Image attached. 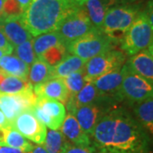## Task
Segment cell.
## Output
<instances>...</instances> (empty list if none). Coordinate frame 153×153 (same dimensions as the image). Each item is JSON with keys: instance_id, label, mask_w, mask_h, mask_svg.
<instances>
[{"instance_id": "1", "label": "cell", "mask_w": 153, "mask_h": 153, "mask_svg": "<svg viewBox=\"0 0 153 153\" xmlns=\"http://www.w3.org/2000/svg\"><path fill=\"white\" fill-rule=\"evenodd\" d=\"M98 153H150L151 140L128 111L115 107L99 121L89 136Z\"/></svg>"}, {"instance_id": "2", "label": "cell", "mask_w": 153, "mask_h": 153, "mask_svg": "<svg viewBox=\"0 0 153 153\" xmlns=\"http://www.w3.org/2000/svg\"><path fill=\"white\" fill-rule=\"evenodd\" d=\"M76 8L67 0H33L21 20L35 38L56 31L60 22Z\"/></svg>"}, {"instance_id": "3", "label": "cell", "mask_w": 153, "mask_h": 153, "mask_svg": "<svg viewBox=\"0 0 153 153\" xmlns=\"http://www.w3.org/2000/svg\"><path fill=\"white\" fill-rule=\"evenodd\" d=\"M140 12V7L131 4L110 7L105 16L102 32L114 44H120Z\"/></svg>"}, {"instance_id": "4", "label": "cell", "mask_w": 153, "mask_h": 153, "mask_svg": "<svg viewBox=\"0 0 153 153\" xmlns=\"http://www.w3.org/2000/svg\"><path fill=\"white\" fill-rule=\"evenodd\" d=\"M153 39V27L144 12H140L121 41V49L129 56L146 49Z\"/></svg>"}, {"instance_id": "5", "label": "cell", "mask_w": 153, "mask_h": 153, "mask_svg": "<svg viewBox=\"0 0 153 153\" xmlns=\"http://www.w3.org/2000/svg\"><path fill=\"white\" fill-rule=\"evenodd\" d=\"M96 31L98 30L90 22L83 6L77 7L71 11L60 22L56 30L66 46L71 42Z\"/></svg>"}, {"instance_id": "6", "label": "cell", "mask_w": 153, "mask_h": 153, "mask_svg": "<svg viewBox=\"0 0 153 153\" xmlns=\"http://www.w3.org/2000/svg\"><path fill=\"white\" fill-rule=\"evenodd\" d=\"M114 42L104 33L96 31L66 45L67 53L88 60L101 53L114 49Z\"/></svg>"}, {"instance_id": "7", "label": "cell", "mask_w": 153, "mask_h": 153, "mask_svg": "<svg viewBox=\"0 0 153 153\" xmlns=\"http://www.w3.org/2000/svg\"><path fill=\"white\" fill-rule=\"evenodd\" d=\"M122 94L123 99L135 104L153 98V84L137 74L126 62L122 67Z\"/></svg>"}, {"instance_id": "8", "label": "cell", "mask_w": 153, "mask_h": 153, "mask_svg": "<svg viewBox=\"0 0 153 153\" xmlns=\"http://www.w3.org/2000/svg\"><path fill=\"white\" fill-rule=\"evenodd\" d=\"M126 63V55L119 50L111 49L89 59L84 67L87 82H92L105 74L120 69Z\"/></svg>"}, {"instance_id": "9", "label": "cell", "mask_w": 153, "mask_h": 153, "mask_svg": "<svg viewBox=\"0 0 153 153\" xmlns=\"http://www.w3.org/2000/svg\"><path fill=\"white\" fill-rule=\"evenodd\" d=\"M33 113L52 130H59L66 117V108L61 102L52 99L38 97L33 108Z\"/></svg>"}, {"instance_id": "10", "label": "cell", "mask_w": 153, "mask_h": 153, "mask_svg": "<svg viewBox=\"0 0 153 153\" xmlns=\"http://www.w3.org/2000/svg\"><path fill=\"white\" fill-rule=\"evenodd\" d=\"M10 126L35 144L39 146L44 144L47 134V128L33 113V109L27 110L20 113L11 123Z\"/></svg>"}, {"instance_id": "11", "label": "cell", "mask_w": 153, "mask_h": 153, "mask_svg": "<svg viewBox=\"0 0 153 153\" xmlns=\"http://www.w3.org/2000/svg\"><path fill=\"white\" fill-rule=\"evenodd\" d=\"M36 100L37 95L34 94L33 90L19 94H1L0 110L11 124V123L22 111L33 109Z\"/></svg>"}, {"instance_id": "12", "label": "cell", "mask_w": 153, "mask_h": 153, "mask_svg": "<svg viewBox=\"0 0 153 153\" xmlns=\"http://www.w3.org/2000/svg\"><path fill=\"white\" fill-rule=\"evenodd\" d=\"M115 107L112 102H98L78 107L73 115L83 132L90 136L94 127L105 115Z\"/></svg>"}, {"instance_id": "13", "label": "cell", "mask_w": 153, "mask_h": 153, "mask_svg": "<svg viewBox=\"0 0 153 153\" xmlns=\"http://www.w3.org/2000/svg\"><path fill=\"white\" fill-rule=\"evenodd\" d=\"M122 82L123 72L120 68L100 76L92 82L105 97L115 102L123 100L121 90Z\"/></svg>"}, {"instance_id": "14", "label": "cell", "mask_w": 153, "mask_h": 153, "mask_svg": "<svg viewBox=\"0 0 153 153\" xmlns=\"http://www.w3.org/2000/svg\"><path fill=\"white\" fill-rule=\"evenodd\" d=\"M21 16L6 17L0 21V31L13 47L33 39V36L23 25Z\"/></svg>"}, {"instance_id": "15", "label": "cell", "mask_w": 153, "mask_h": 153, "mask_svg": "<svg viewBox=\"0 0 153 153\" xmlns=\"http://www.w3.org/2000/svg\"><path fill=\"white\" fill-rule=\"evenodd\" d=\"M98 102H114L113 100L105 97L102 94L94 85L93 82H86L84 87L76 94L75 96L69 97L66 102L68 113L73 114L78 107Z\"/></svg>"}, {"instance_id": "16", "label": "cell", "mask_w": 153, "mask_h": 153, "mask_svg": "<svg viewBox=\"0 0 153 153\" xmlns=\"http://www.w3.org/2000/svg\"><path fill=\"white\" fill-rule=\"evenodd\" d=\"M60 129L67 142L82 147H89L92 146L90 138L81 128L73 114L68 113L66 116Z\"/></svg>"}, {"instance_id": "17", "label": "cell", "mask_w": 153, "mask_h": 153, "mask_svg": "<svg viewBox=\"0 0 153 153\" xmlns=\"http://www.w3.org/2000/svg\"><path fill=\"white\" fill-rule=\"evenodd\" d=\"M33 92L38 97L52 99L66 104L69 99V92L62 78H52L47 82L33 87Z\"/></svg>"}, {"instance_id": "18", "label": "cell", "mask_w": 153, "mask_h": 153, "mask_svg": "<svg viewBox=\"0 0 153 153\" xmlns=\"http://www.w3.org/2000/svg\"><path fill=\"white\" fill-rule=\"evenodd\" d=\"M126 62L137 74L153 84V59L147 49L130 56Z\"/></svg>"}, {"instance_id": "19", "label": "cell", "mask_w": 153, "mask_h": 153, "mask_svg": "<svg viewBox=\"0 0 153 153\" xmlns=\"http://www.w3.org/2000/svg\"><path fill=\"white\" fill-rule=\"evenodd\" d=\"M33 90L28 79L7 75L0 71V92L5 94H19Z\"/></svg>"}, {"instance_id": "20", "label": "cell", "mask_w": 153, "mask_h": 153, "mask_svg": "<svg viewBox=\"0 0 153 153\" xmlns=\"http://www.w3.org/2000/svg\"><path fill=\"white\" fill-rule=\"evenodd\" d=\"M86 62V60L76 55H66L59 64L53 67L52 78H64L74 72L82 71L84 70Z\"/></svg>"}, {"instance_id": "21", "label": "cell", "mask_w": 153, "mask_h": 153, "mask_svg": "<svg viewBox=\"0 0 153 153\" xmlns=\"http://www.w3.org/2000/svg\"><path fill=\"white\" fill-rule=\"evenodd\" d=\"M0 71L7 75L28 79L29 66L17 56L5 55L0 59Z\"/></svg>"}, {"instance_id": "22", "label": "cell", "mask_w": 153, "mask_h": 153, "mask_svg": "<svg viewBox=\"0 0 153 153\" xmlns=\"http://www.w3.org/2000/svg\"><path fill=\"white\" fill-rule=\"evenodd\" d=\"M2 133L3 136L0 145L16 148L24 153H30L34 148L33 144L29 142L27 138H25L12 126H9L8 128L2 129Z\"/></svg>"}, {"instance_id": "23", "label": "cell", "mask_w": 153, "mask_h": 153, "mask_svg": "<svg viewBox=\"0 0 153 153\" xmlns=\"http://www.w3.org/2000/svg\"><path fill=\"white\" fill-rule=\"evenodd\" d=\"M134 112L143 128L153 137V98L134 104Z\"/></svg>"}, {"instance_id": "24", "label": "cell", "mask_w": 153, "mask_h": 153, "mask_svg": "<svg viewBox=\"0 0 153 153\" xmlns=\"http://www.w3.org/2000/svg\"><path fill=\"white\" fill-rule=\"evenodd\" d=\"M53 67L42 59L37 58L31 65L28 72V81L33 87L52 79Z\"/></svg>"}, {"instance_id": "25", "label": "cell", "mask_w": 153, "mask_h": 153, "mask_svg": "<svg viewBox=\"0 0 153 153\" xmlns=\"http://www.w3.org/2000/svg\"><path fill=\"white\" fill-rule=\"evenodd\" d=\"M82 6L94 27L98 31L102 32L105 16L109 8L105 4L102 0H86Z\"/></svg>"}, {"instance_id": "26", "label": "cell", "mask_w": 153, "mask_h": 153, "mask_svg": "<svg viewBox=\"0 0 153 153\" xmlns=\"http://www.w3.org/2000/svg\"><path fill=\"white\" fill-rule=\"evenodd\" d=\"M60 44H65V43L56 31L41 34L33 39V50L37 58H40L47 49Z\"/></svg>"}, {"instance_id": "27", "label": "cell", "mask_w": 153, "mask_h": 153, "mask_svg": "<svg viewBox=\"0 0 153 153\" xmlns=\"http://www.w3.org/2000/svg\"><path fill=\"white\" fill-rule=\"evenodd\" d=\"M66 140L62 133L59 130L47 131L46 138L42 145L48 153H60Z\"/></svg>"}, {"instance_id": "28", "label": "cell", "mask_w": 153, "mask_h": 153, "mask_svg": "<svg viewBox=\"0 0 153 153\" xmlns=\"http://www.w3.org/2000/svg\"><path fill=\"white\" fill-rule=\"evenodd\" d=\"M62 80L64 81L68 89V92L70 94L69 97L75 96L76 94L84 87V85L87 82L85 80L84 70L70 74L68 76H65L64 78H62Z\"/></svg>"}, {"instance_id": "29", "label": "cell", "mask_w": 153, "mask_h": 153, "mask_svg": "<svg viewBox=\"0 0 153 153\" xmlns=\"http://www.w3.org/2000/svg\"><path fill=\"white\" fill-rule=\"evenodd\" d=\"M67 54L66 46L65 44H60L50 49H47L39 59H42L49 66L54 67L59 64L66 57Z\"/></svg>"}, {"instance_id": "30", "label": "cell", "mask_w": 153, "mask_h": 153, "mask_svg": "<svg viewBox=\"0 0 153 153\" xmlns=\"http://www.w3.org/2000/svg\"><path fill=\"white\" fill-rule=\"evenodd\" d=\"M15 53L16 56L24 61L27 66H31L37 59V55L33 50V39L16 46L15 49Z\"/></svg>"}, {"instance_id": "31", "label": "cell", "mask_w": 153, "mask_h": 153, "mask_svg": "<svg viewBox=\"0 0 153 153\" xmlns=\"http://www.w3.org/2000/svg\"><path fill=\"white\" fill-rule=\"evenodd\" d=\"M24 10L16 0H5L4 4V14L6 17L21 16Z\"/></svg>"}, {"instance_id": "32", "label": "cell", "mask_w": 153, "mask_h": 153, "mask_svg": "<svg viewBox=\"0 0 153 153\" xmlns=\"http://www.w3.org/2000/svg\"><path fill=\"white\" fill-rule=\"evenodd\" d=\"M60 153H96L95 149L92 146L82 147L72 145L71 143L66 141Z\"/></svg>"}, {"instance_id": "33", "label": "cell", "mask_w": 153, "mask_h": 153, "mask_svg": "<svg viewBox=\"0 0 153 153\" xmlns=\"http://www.w3.org/2000/svg\"><path fill=\"white\" fill-rule=\"evenodd\" d=\"M0 49L4 50L7 55H10L14 50V47L8 41V39L1 31H0Z\"/></svg>"}, {"instance_id": "34", "label": "cell", "mask_w": 153, "mask_h": 153, "mask_svg": "<svg viewBox=\"0 0 153 153\" xmlns=\"http://www.w3.org/2000/svg\"><path fill=\"white\" fill-rule=\"evenodd\" d=\"M104 4L108 8L116 5H122V4H130L135 0H102Z\"/></svg>"}, {"instance_id": "35", "label": "cell", "mask_w": 153, "mask_h": 153, "mask_svg": "<svg viewBox=\"0 0 153 153\" xmlns=\"http://www.w3.org/2000/svg\"><path fill=\"white\" fill-rule=\"evenodd\" d=\"M145 13L147 16L148 21L153 27V0H151L148 2L147 7L145 10Z\"/></svg>"}, {"instance_id": "36", "label": "cell", "mask_w": 153, "mask_h": 153, "mask_svg": "<svg viewBox=\"0 0 153 153\" xmlns=\"http://www.w3.org/2000/svg\"><path fill=\"white\" fill-rule=\"evenodd\" d=\"M0 153H24L22 151L16 148L0 145Z\"/></svg>"}, {"instance_id": "37", "label": "cell", "mask_w": 153, "mask_h": 153, "mask_svg": "<svg viewBox=\"0 0 153 153\" xmlns=\"http://www.w3.org/2000/svg\"><path fill=\"white\" fill-rule=\"evenodd\" d=\"M9 126H10V122L6 118L4 114L3 113V111L0 110V129H4L8 128Z\"/></svg>"}, {"instance_id": "38", "label": "cell", "mask_w": 153, "mask_h": 153, "mask_svg": "<svg viewBox=\"0 0 153 153\" xmlns=\"http://www.w3.org/2000/svg\"><path fill=\"white\" fill-rule=\"evenodd\" d=\"M16 1L20 4V5L22 8V10L25 11L27 9L28 6L30 5V4L32 3L33 0H16Z\"/></svg>"}, {"instance_id": "39", "label": "cell", "mask_w": 153, "mask_h": 153, "mask_svg": "<svg viewBox=\"0 0 153 153\" xmlns=\"http://www.w3.org/2000/svg\"><path fill=\"white\" fill-rule=\"evenodd\" d=\"M30 153H48V152L44 149V147L43 146H34V148L33 149V151Z\"/></svg>"}, {"instance_id": "40", "label": "cell", "mask_w": 153, "mask_h": 153, "mask_svg": "<svg viewBox=\"0 0 153 153\" xmlns=\"http://www.w3.org/2000/svg\"><path fill=\"white\" fill-rule=\"evenodd\" d=\"M67 1L70 2L71 4H73V5L76 6V7H81L86 2V0H67Z\"/></svg>"}, {"instance_id": "41", "label": "cell", "mask_w": 153, "mask_h": 153, "mask_svg": "<svg viewBox=\"0 0 153 153\" xmlns=\"http://www.w3.org/2000/svg\"><path fill=\"white\" fill-rule=\"evenodd\" d=\"M5 0H0V21L4 19V4Z\"/></svg>"}, {"instance_id": "42", "label": "cell", "mask_w": 153, "mask_h": 153, "mask_svg": "<svg viewBox=\"0 0 153 153\" xmlns=\"http://www.w3.org/2000/svg\"><path fill=\"white\" fill-rule=\"evenodd\" d=\"M148 51H149V53H150V55H152V57L153 59V39L152 41L151 42V44L149 45V47L147 48Z\"/></svg>"}, {"instance_id": "43", "label": "cell", "mask_w": 153, "mask_h": 153, "mask_svg": "<svg viewBox=\"0 0 153 153\" xmlns=\"http://www.w3.org/2000/svg\"><path fill=\"white\" fill-rule=\"evenodd\" d=\"M7 55L5 51H4V50H3V49H0V59H1L4 55Z\"/></svg>"}, {"instance_id": "44", "label": "cell", "mask_w": 153, "mask_h": 153, "mask_svg": "<svg viewBox=\"0 0 153 153\" xmlns=\"http://www.w3.org/2000/svg\"><path fill=\"white\" fill-rule=\"evenodd\" d=\"M1 94H2V93H1V92H0V95H1Z\"/></svg>"}]
</instances>
